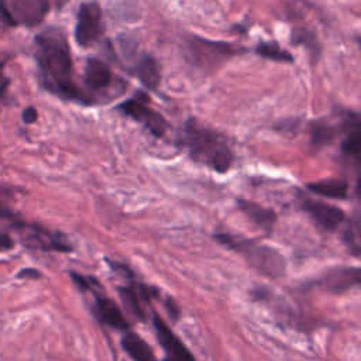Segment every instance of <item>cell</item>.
Here are the masks:
<instances>
[{"label": "cell", "mask_w": 361, "mask_h": 361, "mask_svg": "<svg viewBox=\"0 0 361 361\" xmlns=\"http://www.w3.org/2000/svg\"><path fill=\"white\" fill-rule=\"evenodd\" d=\"M17 226L21 230L25 244L31 247L47 250V251H59V252L72 251V247L68 238L58 231H52L37 224L17 223Z\"/></svg>", "instance_id": "7"}, {"label": "cell", "mask_w": 361, "mask_h": 361, "mask_svg": "<svg viewBox=\"0 0 361 361\" xmlns=\"http://www.w3.org/2000/svg\"><path fill=\"white\" fill-rule=\"evenodd\" d=\"M255 54L265 58V59H271V61H275V62L292 63L295 61L293 55L289 51L279 47L276 42H267V41L259 42L255 47Z\"/></svg>", "instance_id": "19"}, {"label": "cell", "mask_w": 361, "mask_h": 361, "mask_svg": "<svg viewBox=\"0 0 361 361\" xmlns=\"http://www.w3.org/2000/svg\"><path fill=\"white\" fill-rule=\"evenodd\" d=\"M343 240L347 244L348 250L357 257L360 254V224L357 219L354 221H350L343 234Z\"/></svg>", "instance_id": "22"}, {"label": "cell", "mask_w": 361, "mask_h": 361, "mask_svg": "<svg viewBox=\"0 0 361 361\" xmlns=\"http://www.w3.org/2000/svg\"><path fill=\"white\" fill-rule=\"evenodd\" d=\"M103 32L102 8L96 1L80 4L75 23V41L78 45L87 48L97 42Z\"/></svg>", "instance_id": "6"}, {"label": "cell", "mask_w": 361, "mask_h": 361, "mask_svg": "<svg viewBox=\"0 0 361 361\" xmlns=\"http://www.w3.org/2000/svg\"><path fill=\"white\" fill-rule=\"evenodd\" d=\"M154 330L157 333L158 341L166 353L169 361H196L188 347L175 336V333L168 327V324L158 316L152 317Z\"/></svg>", "instance_id": "10"}, {"label": "cell", "mask_w": 361, "mask_h": 361, "mask_svg": "<svg viewBox=\"0 0 361 361\" xmlns=\"http://www.w3.org/2000/svg\"><path fill=\"white\" fill-rule=\"evenodd\" d=\"M306 189L323 197L341 200L348 197V182L341 178H327L316 182H309L306 183Z\"/></svg>", "instance_id": "17"}, {"label": "cell", "mask_w": 361, "mask_h": 361, "mask_svg": "<svg viewBox=\"0 0 361 361\" xmlns=\"http://www.w3.org/2000/svg\"><path fill=\"white\" fill-rule=\"evenodd\" d=\"M117 109L123 114L142 124L154 137H164L168 131L169 126L165 117L148 103L147 96L141 92H138L137 96L120 103Z\"/></svg>", "instance_id": "5"}, {"label": "cell", "mask_w": 361, "mask_h": 361, "mask_svg": "<svg viewBox=\"0 0 361 361\" xmlns=\"http://www.w3.org/2000/svg\"><path fill=\"white\" fill-rule=\"evenodd\" d=\"M179 142L195 162L217 173H226L234 162L233 149L224 134L202 124L193 117L183 123Z\"/></svg>", "instance_id": "2"}, {"label": "cell", "mask_w": 361, "mask_h": 361, "mask_svg": "<svg viewBox=\"0 0 361 361\" xmlns=\"http://www.w3.org/2000/svg\"><path fill=\"white\" fill-rule=\"evenodd\" d=\"M71 278L73 279L75 285H76L80 290H83V292H86V290L93 292V290H94V286H99V282H97L96 279H93L92 276H83V275H80V274L71 272Z\"/></svg>", "instance_id": "23"}, {"label": "cell", "mask_w": 361, "mask_h": 361, "mask_svg": "<svg viewBox=\"0 0 361 361\" xmlns=\"http://www.w3.org/2000/svg\"><path fill=\"white\" fill-rule=\"evenodd\" d=\"M165 307H166V310H168V314L172 317V320H173V322L178 320V317H179V314H180V309H179V306L173 302L172 298H168V299H166Z\"/></svg>", "instance_id": "24"}, {"label": "cell", "mask_w": 361, "mask_h": 361, "mask_svg": "<svg viewBox=\"0 0 361 361\" xmlns=\"http://www.w3.org/2000/svg\"><path fill=\"white\" fill-rule=\"evenodd\" d=\"M164 361H169V360H168V358H165V360H164Z\"/></svg>", "instance_id": "29"}, {"label": "cell", "mask_w": 361, "mask_h": 361, "mask_svg": "<svg viewBox=\"0 0 361 361\" xmlns=\"http://www.w3.org/2000/svg\"><path fill=\"white\" fill-rule=\"evenodd\" d=\"M131 72L138 78V80L149 90H157L161 82V72L158 62L149 54H142L137 56L133 62Z\"/></svg>", "instance_id": "15"}, {"label": "cell", "mask_w": 361, "mask_h": 361, "mask_svg": "<svg viewBox=\"0 0 361 361\" xmlns=\"http://www.w3.org/2000/svg\"><path fill=\"white\" fill-rule=\"evenodd\" d=\"M48 0H11L8 11L17 24L27 27L38 25L48 13Z\"/></svg>", "instance_id": "11"}, {"label": "cell", "mask_w": 361, "mask_h": 361, "mask_svg": "<svg viewBox=\"0 0 361 361\" xmlns=\"http://www.w3.org/2000/svg\"><path fill=\"white\" fill-rule=\"evenodd\" d=\"M317 285L329 293H343L360 285V268L345 267L333 269L324 274L317 281Z\"/></svg>", "instance_id": "13"}, {"label": "cell", "mask_w": 361, "mask_h": 361, "mask_svg": "<svg viewBox=\"0 0 361 361\" xmlns=\"http://www.w3.org/2000/svg\"><path fill=\"white\" fill-rule=\"evenodd\" d=\"M361 130L360 127L351 128L345 133L344 140L341 141V151L343 154L355 158V161L358 159L360 155V149H361V135H360Z\"/></svg>", "instance_id": "21"}, {"label": "cell", "mask_w": 361, "mask_h": 361, "mask_svg": "<svg viewBox=\"0 0 361 361\" xmlns=\"http://www.w3.org/2000/svg\"><path fill=\"white\" fill-rule=\"evenodd\" d=\"M37 117H38V113H37L35 107L30 106V107H25V109H24V111H23V120H24V123L31 124V123H34V121L37 120Z\"/></svg>", "instance_id": "25"}, {"label": "cell", "mask_w": 361, "mask_h": 361, "mask_svg": "<svg viewBox=\"0 0 361 361\" xmlns=\"http://www.w3.org/2000/svg\"><path fill=\"white\" fill-rule=\"evenodd\" d=\"M13 247V240L3 231H0V251H7L11 250Z\"/></svg>", "instance_id": "27"}, {"label": "cell", "mask_w": 361, "mask_h": 361, "mask_svg": "<svg viewBox=\"0 0 361 361\" xmlns=\"http://www.w3.org/2000/svg\"><path fill=\"white\" fill-rule=\"evenodd\" d=\"M214 240L226 248L244 255L258 272L269 278H278L285 274V259L272 247L261 245L254 240L241 238L228 233L214 234Z\"/></svg>", "instance_id": "3"}, {"label": "cell", "mask_w": 361, "mask_h": 361, "mask_svg": "<svg viewBox=\"0 0 361 361\" xmlns=\"http://www.w3.org/2000/svg\"><path fill=\"white\" fill-rule=\"evenodd\" d=\"M300 206L303 212L323 230L334 231L337 230L345 220V213L333 204L313 200L307 196H300Z\"/></svg>", "instance_id": "8"}, {"label": "cell", "mask_w": 361, "mask_h": 361, "mask_svg": "<svg viewBox=\"0 0 361 361\" xmlns=\"http://www.w3.org/2000/svg\"><path fill=\"white\" fill-rule=\"evenodd\" d=\"M118 296L121 298L123 303L126 305L127 310L134 314L140 320H145V313L142 309V302H149L151 298L158 296V290L144 285V283H135L134 279L127 286H118L117 288Z\"/></svg>", "instance_id": "12"}, {"label": "cell", "mask_w": 361, "mask_h": 361, "mask_svg": "<svg viewBox=\"0 0 361 361\" xmlns=\"http://www.w3.org/2000/svg\"><path fill=\"white\" fill-rule=\"evenodd\" d=\"M18 278H31V279H37V278H41V272L38 269H34V268H25L23 269L18 275Z\"/></svg>", "instance_id": "26"}, {"label": "cell", "mask_w": 361, "mask_h": 361, "mask_svg": "<svg viewBox=\"0 0 361 361\" xmlns=\"http://www.w3.org/2000/svg\"><path fill=\"white\" fill-rule=\"evenodd\" d=\"M244 51L245 49L243 47L197 35H190L186 39V55L190 63L206 73L214 72L228 59L243 54Z\"/></svg>", "instance_id": "4"}, {"label": "cell", "mask_w": 361, "mask_h": 361, "mask_svg": "<svg viewBox=\"0 0 361 361\" xmlns=\"http://www.w3.org/2000/svg\"><path fill=\"white\" fill-rule=\"evenodd\" d=\"M68 1L69 0H55V6H56V8H62Z\"/></svg>", "instance_id": "28"}, {"label": "cell", "mask_w": 361, "mask_h": 361, "mask_svg": "<svg viewBox=\"0 0 361 361\" xmlns=\"http://www.w3.org/2000/svg\"><path fill=\"white\" fill-rule=\"evenodd\" d=\"M34 47L42 87L68 102L83 106L94 104L75 80L69 42L61 28L48 27L38 32L34 39Z\"/></svg>", "instance_id": "1"}, {"label": "cell", "mask_w": 361, "mask_h": 361, "mask_svg": "<svg viewBox=\"0 0 361 361\" xmlns=\"http://www.w3.org/2000/svg\"><path fill=\"white\" fill-rule=\"evenodd\" d=\"M114 76L110 69V66L102 61L100 58H89L85 65V72H83V83L85 87L87 89V94L90 99L94 102V96H100L102 93H106L111 85H113Z\"/></svg>", "instance_id": "9"}, {"label": "cell", "mask_w": 361, "mask_h": 361, "mask_svg": "<svg viewBox=\"0 0 361 361\" xmlns=\"http://www.w3.org/2000/svg\"><path fill=\"white\" fill-rule=\"evenodd\" d=\"M121 347L133 361H157L149 344L134 331H126L121 338Z\"/></svg>", "instance_id": "18"}, {"label": "cell", "mask_w": 361, "mask_h": 361, "mask_svg": "<svg viewBox=\"0 0 361 361\" xmlns=\"http://www.w3.org/2000/svg\"><path fill=\"white\" fill-rule=\"evenodd\" d=\"M292 44L305 45L313 54L320 52V47L317 44V38H316L314 32L305 27H296L292 30Z\"/></svg>", "instance_id": "20"}, {"label": "cell", "mask_w": 361, "mask_h": 361, "mask_svg": "<svg viewBox=\"0 0 361 361\" xmlns=\"http://www.w3.org/2000/svg\"><path fill=\"white\" fill-rule=\"evenodd\" d=\"M237 206L254 224L267 231H269L276 221V214L272 209L264 207L255 202L240 197L237 199Z\"/></svg>", "instance_id": "16"}, {"label": "cell", "mask_w": 361, "mask_h": 361, "mask_svg": "<svg viewBox=\"0 0 361 361\" xmlns=\"http://www.w3.org/2000/svg\"><path fill=\"white\" fill-rule=\"evenodd\" d=\"M92 293L94 295L93 313L100 320V323L116 330L127 331L130 324L126 320L121 309L110 298L104 296L103 293H97L96 290H93Z\"/></svg>", "instance_id": "14"}]
</instances>
